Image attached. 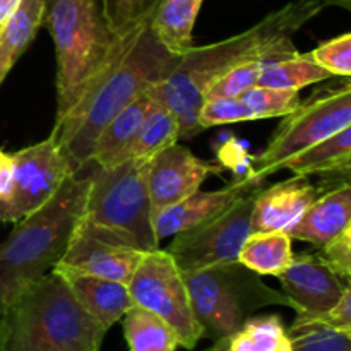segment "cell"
<instances>
[{"mask_svg": "<svg viewBox=\"0 0 351 351\" xmlns=\"http://www.w3.org/2000/svg\"><path fill=\"white\" fill-rule=\"evenodd\" d=\"M324 5L322 0H293L242 33L216 43L191 47L147 95L177 115L180 139H192L202 132L197 113L211 86L243 62L274 60L298 51L291 36L319 16Z\"/></svg>", "mask_w": 351, "mask_h": 351, "instance_id": "obj_1", "label": "cell"}, {"mask_svg": "<svg viewBox=\"0 0 351 351\" xmlns=\"http://www.w3.org/2000/svg\"><path fill=\"white\" fill-rule=\"evenodd\" d=\"M151 12V10H149ZM182 55H173L149 29V14L129 27L105 69L51 129L55 143L79 171L89 165L93 144L103 127L127 105L163 81Z\"/></svg>", "mask_w": 351, "mask_h": 351, "instance_id": "obj_2", "label": "cell"}, {"mask_svg": "<svg viewBox=\"0 0 351 351\" xmlns=\"http://www.w3.org/2000/svg\"><path fill=\"white\" fill-rule=\"evenodd\" d=\"M89 175H71L57 194L16 223L0 243V315L67 252L86 206Z\"/></svg>", "mask_w": 351, "mask_h": 351, "instance_id": "obj_3", "label": "cell"}, {"mask_svg": "<svg viewBox=\"0 0 351 351\" xmlns=\"http://www.w3.org/2000/svg\"><path fill=\"white\" fill-rule=\"evenodd\" d=\"M106 332L51 271L2 312L0 351H99Z\"/></svg>", "mask_w": 351, "mask_h": 351, "instance_id": "obj_4", "label": "cell"}, {"mask_svg": "<svg viewBox=\"0 0 351 351\" xmlns=\"http://www.w3.org/2000/svg\"><path fill=\"white\" fill-rule=\"evenodd\" d=\"M43 24L57 58V119L84 93L122 45L105 0H47Z\"/></svg>", "mask_w": 351, "mask_h": 351, "instance_id": "obj_5", "label": "cell"}, {"mask_svg": "<svg viewBox=\"0 0 351 351\" xmlns=\"http://www.w3.org/2000/svg\"><path fill=\"white\" fill-rule=\"evenodd\" d=\"M147 163L127 160L112 168L95 167L79 232L144 252L160 249L146 185Z\"/></svg>", "mask_w": 351, "mask_h": 351, "instance_id": "obj_6", "label": "cell"}, {"mask_svg": "<svg viewBox=\"0 0 351 351\" xmlns=\"http://www.w3.org/2000/svg\"><path fill=\"white\" fill-rule=\"evenodd\" d=\"M182 273L202 339L216 341L235 335L247 319L264 307L293 308L285 291L264 285L259 274L239 261Z\"/></svg>", "mask_w": 351, "mask_h": 351, "instance_id": "obj_7", "label": "cell"}, {"mask_svg": "<svg viewBox=\"0 0 351 351\" xmlns=\"http://www.w3.org/2000/svg\"><path fill=\"white\" fill-rule=\"evenodd\" d=\"M351 125V86L343 84L319 89L291 113L283 117L273 139L256 158L250 177L259 184L302 151L328 139Z\"/></svg>", "mask_w": 351, "mask_h": 351, "instance_id": "obj_8", "label": "cell"}, {"mask_svg": "<svg viewBox=\"0 0 351 351\" xmlns=\"http://www.w3.org/2000/svg\"><path fill=\"white\" fill-rule=\"evenodd\" d=\"M134 305L163 319L177 335L182 348L194 350L202 339L184 273L167 249L144 254L127 283Z\"/></svg>", "mask_w": 351, "mask_h": 351, "instance_id": "obj_9", "label": "cell"}, {"mask_svg": "<svg viewBox=\"0 0 351 351\" xmlns=\"http://www.w3.org/2000/svg\"><path fill=\"white\" fill-rule=\"evenodd\" d=\"M257 189L201 225L173 237L167 252L182 271H195L218 264L235 263L247 237L252 233V208Z\"/></svg>", "mask_w": 351, "mask_h": 351, "instance_id": "obj_10", "label": "cell"}, {"mask_svg": "<svg viewBox=\"0 0 351 351\" xmlns=\"http://www.w3.org/2000/svg\"><path fill=\"white\" fill-rule=\"evenodd\" d=\"M9 194L0 199V223H17L47 204L71 175H75L53 136L12 153Z\"/></svg>", "mask_w": 351, "mask_h": 351, "instance_id": "obj_11", "label": "cell"}, {"mask_svg": "<svg viewBox=\"0 0 351 351\" xmlns=\"http://www.w3.org/2000/svg\"><path fill=\"white\" fill-rule=\"evenodd\" d=\"M221 168L195 156L189 147L173 144L147 163L146 185L153 218L201 189L206 178Z\"/></svg>", "mask_w": 351, "mask_h": 351, "instance_id": "obj_12", "label": "cell"}, {"mask_svg": "<svg viewBox=\"0 0 351 351\" xmlns=\"http://www.w3.org/2000/svg\"><path fill=\"white\" fill-rule=\"evenodd\" d=\"M278 278L293 311L307 315L322 314L335 307L350 287L348 281L336 276L312 254H293L291 263Z\"/></svg>", "mask_w": 351, "mask_h": 351, "instance_id": "obj_13", "label": "cell"}, {"mask_svg": "<svg viewBox=\"0 0 351 351\" xmlns=\"http://www.w3.org/2000/svg\"><path fill=\"white\" fill-rule=\"evenodd\" d=\"M144 254V250L106 242L77 230L57 266L127 285Z\"/></svg>", "mask_w": 351, "mask_h": 351, "instance_id": "obj_14", "label": "cell"}, {"mask_svg": "<svg viewBox=\"0 0 351 351\" xmlns=\"http://www.w3.org/2000/svg\"><path fill=\"white\" fill-rule=\"evenodd\" d=\"M317 195V187L297 175L290 180L257 191L252 208V232L288 233Z\"/></svg>", "mask_w": 351, "mask_h": 351, "instance_id": "obj_15", "label": "cell"}, {"mask_svg": "<svg viewBox=\"0 0 351 351\" xmlns=\"http://www.w3.org/2000/svg\"><path fill=\"white\" fill-rule=\"evenodd\" d=\"M252 189H257V182L250 175L226 185V187L218 189V191L204 192L199 189L194 194L187 195L180 202L154 216L153 225L156 240L161 242L168 237H175L201 225L206 219L213 218L223 209L228 208L240 195L247 194Z\"/></svg>", "mask_w": 351, "mask_h": 351, "instance_id": "obj_16", "label": "cell"}, {"mask_svg": "<svg viewBox=\"0 0 351 351\" xmlns=\"http://www.w3.org/2000/svg\"><path fill=\"white\" fill-rule=\"evenodd\" d=\"M51 271L67 283L75 300L105 331L122 321L125 312L134 307V300L125 283L62 266H55Z\"/></svg>", "mask_w": 351, "mask_h": 351, "instance_id": "obj_17", "label": "cell"}, {"mask_svg": "<svg viewBox=\"0 0 351 351\" xmlns=\"http://www.w3.org/2000/svg\"><path fill=\"white\" fill-rule=\"evenodd\" d=\"M351 226L350 182L336 185L332 191L317 195L300 221L288 232L291 240L308 242L321 249L329 240Z\"/></svg>", "mask_w": 351, "mask_h": 351, "instance_id": "obj_18", "label": "cell"}, {"mask_svg": "<svg viewBox=\"0 0 351 351\" xmlns=\"http://www.w3.org/2000/svg\"><path fill=\"white\" fill-rule=\"evenodd\" d=\"M153 105V98L147 93L134 99L122 112L117 113L101 129L93 144L89 165L99 168H112L129 160L130 147L139 134L143 120Z\"/></svg>", "mask_w": 351, "mask_h": 351, "instance_id": "obj_19", "label": "cell"}, {"mask_svg": "<svg viewBox=\"0 0 351 351\" xmlns=\"http://www.w3.org/2000/svg\"><path fill=\"white\" fill-rule=\"evenodd\" d=\"M204 0H156L149 12V29L173 55H184L192 45L195 21Z\"/></svg>", "mask_w": 351, "mask_h": 351, "instance_id": "obj_20", "label": "cell"}, {"mask_svg": "<svg viewBox=\"0 0 351 351\" xmlns=\"http://www.w3.org/2000/svg\"><path fill=\"white\" fill-rule=\"evenodd\" d=\"M47 0H21L9 19L0 26V86L29 48L43 24Z\"/></svg>", "mask_w": 351, "mask_h": 351, "instance_id": "obj_21", "label": "cell"}, {"mask_svg": "<svg viewBox=\"0 0 351 351\" xmlns=\"http://www.w3.org/2000/svg\"><path fill=\"white\" fill-rule=\"evenodd\" d=\"M285 168L297 177L338 175L348 180L351 173V125L298 153Z\"/></svg>", "mask_w": 351, "mask_h": 351, "instance_id": "obj_22", "label": "cell"}, {"mask_svg": "<svg viewBox=\"0 0 351 351\" xmlns=\"http://www.w3.org/2000/svg\"><path fill=\"white\" fill-rule=\"evenodd\" d=\"M291 237L285 232H252L239 252V263L259 276H280L293 259Z\"/></svg>", "mask_w": 351, "mask_h": 351, "instance_id": "obj_23", "label": "cell"}, {"mask_svg": "<svg viewBox=\"0 0 351 351\" xmlns=\"http://www.w3.org/2000/svg\"><path fill=\"white\" fill-rule=\"evenodd\" d=\"M328 79H332V75L314 60L311 51L308 53L295 51L287 57L267 60L257 84L300 91L307 86L317 84Z\"/></svg>", "mask_w": 351, "mask_h": 351, "instance_id": "obj_24", "label": "cell"}, {"mask_svg": "<svg viewBox=\"0 0 351 351\" xmlns=\"http://www.w3.org/2000/svg\"><path fill=\"white\" fill-rule=\"evenodd\" d=\"M122 322L129 351H177L180 346L173 329L146 308L134 305Z\"/></svg>", "mask_w": 351, "mask_h": 351, "instance_id": "obj_25", "label": "cell"}, {"mask_svg": "<svg viewBox=\"0 0 351 351\" xmlns=\"http://www.w3.org/2000/svg\"><path fill=\"white\" fill-rule=\"evenodd\" d=\"M178 139L180 123L177 115L153 99V105L144 117L139 134L130 147L129 160H151L163 149L177 144Z\"/></svg>", "mask_w": 351, "mask_h": 351, "instance_id": "obj_26", "label": "cell"}, {"mask_svg": "<svg viewBox=\"0 0 351 351\" xmlns=\"http://www.w3.org/2000/svg\"><path fill=\"white\" fill-rule=\"evenodd\" d=\"M232 351H291V341L280 315H252L230 336Z\"/></svg>", "mask_w": 351, "mask_h": 351, "instance_id": "obj_27", "label": "cell"}, {"mask_svg": "<svg viewBox=\"0 0 351 351\" xmlns=\"http://www.w3.org/2000/svg\"><path fill=\"white\" fill-rule=\"evenodd\" d=\"M291 351H351V332L295 317L287 329Z\"/></svg>", "mask_w": 351, "mask_h": 351, "instance_id": "obj_28", "label": "cell"}, {"mask_svg": "<svg viewBox=\"0 0 351 351\" xmlns=\"http://www.w3.org/2000/svg\"><path fill=\"white\" fill-rule=\"evenodd\" d=\"M242 99L252 112L254 120L283 119L300 105V91L293 89L269 88V86H252L242 93Z\"/></svg>", "mask_w": 351, "mask_h": 351, "instance_id": "obj_29", "label": "cell"}, {"mask_svg": "<svg viewBox=\"0 0 351 351\" xmlns=\"http://www.w3.org/2000/svg\"><path fill=\"white\" fill-rule=\"evenodd\" d=\"M250 120H254V115L242 96H206L197 113V123L202 130Z\"/></svg>", "mask_w": 351, "mask_h": 351, "instance_id": "obj_30", "label": "cell"}, {"mask_svg": "<svg viewBox=\"0 0 351 351\" xmlns=\"http://www.w3.org/2000/svg\"><path fill=\"white\" fill-rule=\"evenodd\" d=\"M267 60H249L230 69L221 75L206 96H240L259 82L261 72Z\"/></svg>", "mask_w": 351, "mask_h": 351, "instance_id": "obj_31", "label": "cell"}, {"mask_svg": "<svg viewBox=\"0 0 351 351\" xmlns=\"http://www.w3.org/2000/svg\"><path fill=\"white\" fill-rule=\"evenodd\" d=\"M314 60L324 67L332 77L350 79L351 75V34L345 33L319 45L311 51Z\"/></svg>", "mask_w": 351, "mask_h": 351, "instance_id": "obj_32", "label": "cell"}, {"mask_svg": "<svg viewBox=\"0 0 351 351\" xmlns=\"http://www.w3.org/2000/svg\"><path fill=\"white\" fill-rule=\"evenodd\" d=\"M317 257L343 281L351 276V226L319 249Z\"/></svg>", "mask_w": 351, "mask_h": 351, "instance_id": "obj_33", "label": "cell"}, {"mask_svg": "<svg viewBox=\"0 0 351 351\" xmlns=\"http://www.w3.org/2000/svg\"><path fill=\"white\" fill-rule=\"evenodd\" d=\"M105 2L113 27L122 33L144 19L156 0H105Z\"/></svg>", "mask_w": 351, "mask_h": 351, "instance_id": "obj_34", "label": "cell"}, {"mask_svg": "<svg viewBox=\"0 0 351 351\" xmlns=\"http://www.w3.org/2000/svg\"><path fill=\"white\" fill-rule=\"evenodd\" d=\"M14 175V160L12 153L0 149V199L5 197L12 185Z\"/></svg>", "mask_w": 351, "mask_h": 351, "instance_id": "obj_35", "label": "cell"}, {"mask_svg": "<svg viewBox=\"0 0 351 351\" xmlns=\"http://www.w3.org/2000/svg\"><path fill=\"white\" fill-rule=\"evenodd\" d=\"M19 2L21 0H0V26L9 19V16L16 10Z\"/></svg>", "mask_w": 351, "mask_h": 351, "instance_id": "obj_36", "label": "cell"}, {"mask_svg": "<svg viewBox=\"0 0 351 351\" xmlns=\"http://www.w3.org/2000/svg\"><path fill=\"white\" fill-rule=\"evenodd\" d=\"M206 351H232V348H230V336H226V338L216 339L215 345H213L211 348H208Z\"/></svg>", "mask_w": 351, "mask_h": 351, "instance_id": "obj_37", "label": "cell"}]
</instances>
